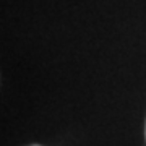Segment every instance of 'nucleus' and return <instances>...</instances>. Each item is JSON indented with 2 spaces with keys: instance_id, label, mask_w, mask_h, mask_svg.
Returning a JSON list of instances; mask_svg holds the SVG:
<instances>
[{
  "instance_id": "obj_1",
  "label": "nucleus",
  "mask_w": 146,
  "mask_h": 146,
  "mask_svg": "<svg viewBox=\"0 0 146 146\" xmlns=\"http://www.w3.org/2000/svg\"><path fill=\"white\" fill-rule=\"evenodd\" d=\"M33 146H37V145H33Z\"/></svg>"
}]
</instances>
